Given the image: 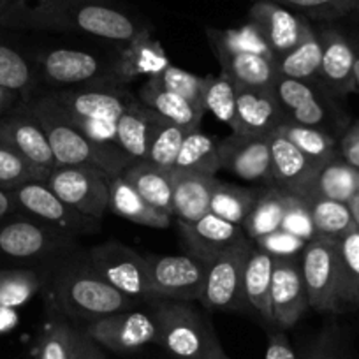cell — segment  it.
Segmentation results:
<instances>
[{
	"instance_id": "obj_1",
	"label": "cell",
	"mask_w": 359,
	"mask_h": 359,
	"mask_svg": "<svg viewBox=\"0 0 359 359\" xmlns=\"http://www.w3.org/2000/svg\"><path fill=\"white\" fill-rule=\"evenodd\" d=\"M0 25L81 34L120 44L148 29L115 6L88 0H11Z\"/></svg>"
},
{
	"instance_id": "obj_2",
	"label": "cell",
	"mask_w": 359,
	"mask_h": 359,
	"mask_svg": "<svg viewBox=\"0 0 359 359\" xmlns=\"http://www.w3.org/2000/svg\"><path fill=\"white\" fill-rule=\"evenodd\" d=\"M44 289L48 292L50 310L78 326L140 305V302L108 284L90 264L88 257L74 259L67 255L58 261L57 268L48 271Z\"/></svg>"
},
{
	"instance_id": "obj_3",
	"label": "cell",
	"mask_w": 359,
	"mask_h": 359,
	"mask_svg": "<svg viewBox=\"0 0 359 359\" xmlns=\"http://www.w3.org/2000/svg\"><path fill=\"white\" fill-rule=\"evenodd\" d=\"M23 104L43 126L58 165L92 168L116 178L134 162L118 144H101L86 137L50 92L34 94Z\"/></svg>"
},
{
	"instance_id": "obj_4",
	"label": "cell",
	"mask_w": 359,
	"mask_h": 359,
	"mask_svg": "<svg viewBox=\"0 0 359 359\" xmlns=\"http://www.w3.org/2000/svg\"><path fill=\"white\" fill-rule=\"evenodd\" d=\"M194 302L154 299L150 312L157 324L155 345L175 359H213L224 352L208 317Z\"/></svg>"
},
{
	"instance_id": "obj_5",
	"label": "cell",
	"mask_w": 359,
	"mask_h": 359,
	"mask_svg": "<svg viewBox=\"0 0 359 359\" xmlns=\"http://www.w3.org/2000/svg\"><path fill=\"white\" fill-rule=\"evenodd\" d=\"M76 247V238L60 233L23 213L0 220V261L37 268L67 257Z\"/></svg>"
},
{
	"instance_id": "obj_6",
	"label": "cell",
	"mask_w": 359,
	"mask_h": 359,
	"mask_svg": "<svg viewBox=\"0 0 359 359\" xmlns=\"http://www.w3.org/2000/svg\"><path fill=\"white\" fill-rule=\"evenodd\" d=\"M273 92L284 108L287 122L317 127L327 133H331V127L344 129L345 116L319 79H294L278 74Z\"/></svg>"
},
{
	"instance_id": "obj_7",
	"label": "cell",
	"mask_w": 359,
	"mask_h": 359,
	"mask_svg": "<svg viewBox=\"0 0 359 359\" xmlns=\"http://www.w3.org/2000/svg\"><path fill=\"white\" fill-rule=\"evenodd\" d=\"M86 257L99 275L122 294L140 303L157 299L144 254L120 241H106L90 248Z\"/></svg>"
},
{
	"instance_id": "obj_8",
	"label": "cell",
	"mask_w": 359,
	"mask_h": 359,
	"mask_svg": "<svg viewBox=\"0 0 359 359\" xmlns=\"http://www.w3.org/2000/svg\"><path fill=\"white\" fill-rule=\"evenodd\" d=\"M299 266L310 309L317 312H341L338 240L317 238L309 241Z\"/></svg>"
},
{
	"instance_id": "obj_9",
	"label": "cell",
	"mask_w": 359,
	"mask_h": 359,
	"mask_svg": "<svg viewBox=\"0 0 359 359\" xmlns=\"http://www.w3.org/2000/svg\"><path fill=\"white\" fill-rule=\"evenodd\" d=\"M11 196L15 199L16 212L32 217L69 236L78 238L81 234H92L101 229V220L90 219L76 212L39 180L27 182L13 189Z\"/></svg>"
},
{
	"instance_id": "obj_10",
	"label": "cell",
	"mask_w": 359,
	"mask_h": 359,
	"mask_svg": "<svg viewBox=\"0 0 359 359\" xmlns=\"http://www.w3.org/2000/svg\"><path fill=\"white\" fill-rule=\"evenodd\" d=\"M250 240L238 243L208 262L199 303L208 312H240L248 306L243 294V269L252 252Z\"/></svg>"
},
{
	"instance_id": "obj_11",
	"label": "cell",
	"mask_w": 359,
	"mask_h": 359,
	"mask_svg": "<svg viewBox=\"0 0 359 359\" xmlns=\"http://www.w3.org/2000/svg\"><path fill=\"white\" fill-rule=\"evenodd\" d=\"M39 79L57 88L79 85H115L111 78V60L74 48H53L37 57Z\"/></svg>"
},
{
	"instance_id": "obj_12",
	"label": "cell",
	"mask_w": 359,
	"mask_h": 359,
	"mask_svg": "<svg viewBox=\"0 0 359 359\" xmlns=\"http://www.w3.org/2000/svg\"><path fill=\"white\" fill-rule=\"evenodd\" d=\"M111 180L97 169L58 165L48 175L44 184L76 212L90 219L102 220L109 210Z\"/></svg>"
},
{
	"instance_id": "obj_13",
	"label": "cell",
	"mask_w": 359,
	"mask_h": 359,
	"mask_svg": "<svg viewBox=\"0 0 359 359\" xmlns=\"http://www.w3.org/2000/svg\"><path fill=\"white\" fill-rule=\"evenodd\" d=\"M157 299L199 302L208 264L194 255L144 254Z\"/></svg>"
},
{
	"instance_id": "obj_14",
	"label": "cell",
	"mask_w": 359,
	"mask_h": 359,
	"mask_svg": "<svg viewBox=\"0 0 359 359\" xmlns=\"http://www.w3.org/2000/svg\"><path fill=\"white\" fill-rule=\"evenodd\" d=\"M0 141L18 151L43 182L58 168L43 126L23 102L0 115Z\"/></svg>"
},
{
	"instance_id": "obj_15",
	"label": "cell",
	"mask_w": 359,
	"mask_h": 359,
	"mask_svg": "<svg viewBox=\"0 0 359 359\" xmlns=\"http://www.w3.org/2000/svg\"><path fill=\"white\" fill-rule=\"evenodd\" d=\"M81 327L102 348L115 354H133L157 340V324L150 310H126Z\"/></svg>"
},
{
	"instance_id": "obj_16",
	"label": "cell",
	"mask_w": 359,
	"mask_h": 359,
	"mask_svg": "<svg viewBox=\"0 0 359 359\" xmlns=\"http://www.w3.org/2000/svg\"><path fill=\"white\" fill-rule=\"evenodd\" d=\"M62 108L79 120H108L118 122L122 113L136 94L123 85H79L50 92Z\"/></svg>"
},
{
	"instance_id": "obj_17",
	"label": "cell",
	"mask_w": 359,
	"mask_h": 359,
	"mask_svg": "<svg viewBox=\"0 0 359 359\" xmlns=\"http://www.w3.org/2000/svg\"><path fill=\"white\" fill-rule=\"evenodd\" d=\"M220 169L252 182V184L273 185L271 175V148L269 136H241L231 133L219 141Z\"/></svg>"
},
{
	"instance_id": "obj_18",
	"label": "cell",
	"mask_w": 359,
	"mask_h": 359,
	"mask_svg": "<svg viewBox=\"0 0 359 359\" xmlns=\"http://www.w3.org/2000/svg\"><path fill=\"white\" fill-rule=\"evenodd\" d=\"M180 236L187 247V252L208 264L220 254L250 238L243 227L220 219L208 212L196 222H178Z\"/></svg>"
},
{
	"instance_id": "obj_19",
	"label": "cell",
	"mask_w": 359,
	"mask_h": 359,
	"mask_svg": "<svg viewBox=\"0 0 359 359\" xmlns=\"http://www.w3.org/2000/svg\"><path fill=\"white\" fill-rule=\"evenodd\" d=\"M248 22L264 36L275 58L298 46L312 27L305 16L269 0H255L248 11Z\"/></svg>"
},
{
	"instance_id": "obj_20",
	"label": "cell",
	"mask_w": 359,
	"mask_h": 359,
	"mask_svg": "<svg viewBox=\"0 0 359 359\" xmlns=\"http://www.w3.org/2000/svg\"><path fill=\"white\" fill-rule=\"evenodd\" d=\"M317 36L323 48L319 81L333 97H347L354 94L355 51L352 39L333 27L323 29Z\"/></svg>"
},
{
	"instance_id": "obj_21",
	"label": "cell",
	"mask_w": 359,
	"mask_h": 359,
	"mask_svg": "<svg viewBox=\"0 0 359 359\" xmlns=\"http://www.w3.org/2000/svg\"><path fill=\"white\" fill-rule=\"evenodd\" d=\"M306 309L310 306L299 262L296 259H275L271 275L273 324L280 330H289L302 319Z\"/></svg>"
},
{
	"instance_id": "obj_22",
	"label": "cell",
	"mask_w": 359,
	"mask_h": 359,
	"mask_svg": "<svg viewBox=\"0 0 359 359\" xmlns=\"http://www.w3.org/2000/svg\"><path fill=\"white\" fill-rule=\"evenodd\" d=\"M171 62L164 48L151 37L150 29L143 30L129 43L122 44L115 58H111V78L115 85L127 86L140 76L155 78Z\"/></svg>"
},
{
	"instance_id": "obj_23",
	"label": "cell",
	"mask_w": 359,
	"mask_h": 359,
	"mask_svg": "<svg viewBox=\"0 0 359 359\" xmlns=\"http://www.w3.org/2000/svg\"><path fill=\"white\" fill-rule=\"evenodd\" d=\"M287 122L284 108L269 88H238L236 127L234 134L241 136H269Z\"/></svg>"
},
{
	"instance_id": "obj_24",
	"label": "cell",
	"mask_w": 359,
	"mask_h": 359,
	"mask_svg": "<svg viewBox=\"0 0 359 359\" xmlns=\"http://www.w3.org/2000/svg\"><path fill=\"white\" fill-rule=\"evenodd\" d=\"M269 148L275 187L282 189L287 194L302 196L323 164H317L306 157L278 130L269 134Z\"/></svg>"
},
{
	"instance_id": "obj_25",
	"label": "cell",
	"mask_w": 359,
	"mask_h": 359,
	"mask_svg": "<svg viewBox=\"0 0 359 359\" xmlns=\"http://www.w3.org/2000/svg\"><path fill=\"white\" fill-rule=\"evenodd\" d=\"M172 215L178 222H196L210 212V201L219 178L192 171H171Z\"/></svg>"
},
{
	"instance_id": "obj_26",
	"label": "cell",
	"mask_w": 359,
	"mask_h": 359,
	"mask_svg": "<svg viewBox=\"0 0 359 359\" xmlns=\"http://www.w3.org/2000/svg\"><path fill=\"white\" fill-rule=\"evenodd\" d=\"M162 120L136 95L116 122V144L134 161H144L151 137Z\"/></svg>"
},
{
	"instance_id": "obj_27",
	"label": "cell",
	"mask_w": 359,
	"mask_h": 359,
	"mask_svg": "<svg viewBox=\"0 0 359 359\" xmlns=\"http://www.w3.org/2000/svg\"><path fill=\"white\" fill-rule=\"evenodd\" d=\"M359 196V169L338 154L317 169L316 176L299 198H324L351 205Z\"/></svg>"
},
{
	"instance_id": "obj_28",
	"label": "cell",
	"mask_w": 359,
	"mask_h": 359,
	"mask_svg": "<svg viewBox=\"0 0 359 359\" xmlns=\"http://www.w3.org/2000/svg\"><path fill=\"white\" fill-rule=\"evenodd\" d=\"M136 95L165 122L175 123L185 130L201 129L205 109L201 106L192 104L191 101L175 94L171 90H165L164 86L157 85L151 78H148L141 85Z\"/></svg>"
},
{
	"instance_id": "obj_29",
	"label": "cell",
	"mask_w": 359,
	"mask_h": 359,
	"mask_svg": "<svg viewBox=\"0 0 359 359\" xmlns=\"http://www.w3.org/2000/svg\"><path fill=\"white\" fill-rule=\"evenodd\" d=\"M109 212L137 226L154 227V229H165L171 226V215L154 208L150 203L144 201L140 192L123 176H116L111 180Z\"/></svg>"
},
{
	"instance_id": "obj_30",
	"label": "cell",
	"mask_w": 359,
	"mask_h": 359,
	"mask_svg": "<svg viewBox=\"0 0 359 359\" xmlns=\"http://www.w3.org/2000/svg\"><path fill=\"white\" fill-rule=\"evenodd\" d=\"M275 259L259 248H252L243 269V294L248 306L266 323L273 324L271 316V275Z\"/></svg>"
},
{
	"instance_id": "obj_31",
	"label": "cell",
	"mask_w": 359,
	"mask_h": 359,
	"mask_svg": "<svg viewBox=\"0 0 359 359\" xmlns=\"http://www.w3.org/2000/svg\"><path fill=\"white\" fill-rule=\"evenodd\" d=\"M122 176L140 192L144 201L172 217L171 171H164L147 161H134Z\"/></svg>"
},
{
	"instance_id": "obj_32",
	"label": "cell",
	"mask_w": 359,
	"mask_h": 359,
	"mask_svg": "<svg viewBox=\"0 0 359 359\" xmlns=\"http://www.w3.org/2000/svg\"><path fill=\"white\" fill-rule=\"evenodd\" d=\"M222 72L241 88H269L277 79L275 58L254 53H215Z\"/></svg>"
},
{
	"instance_id": "obj_33",
	"label": "cell",
	"mask_w": 359,
	"mask_h": 359,
	"mask_svg": "<svg viewBox=\"0 0 359 359\" xmlns=\"http://www.w3.org/2000/svg\"><path fill=\"white\" fill-rule=\"evenodd\" d=\"M287 192L275 185H268L259 191L257 201L241 226L252 241L280 229L285 208H287Z\"/></svg>"
},
{
	"instance_id": "obj_34",
	"label": "cell",
	"mask_w": 359,
	"mask_h": 359,
	"mask_svg": "<svg viewBox=\"0 0 359 359\" xmlns=\"http://www.w3.org/2000/svg\"><path fill=\"white\" fill-rule=\"evenodd\" d=\"M48 271L41 268H0V306L15 309L44 289Z\"/></svg>"
},
{
	"instance_id": "obj_35",
	"label": "cell",
	"mask_w": 359,
	"mask_h": 359,
	"mask_svg": "<svg viewBox=\"0 0 359 359\" xmlns=\"http://www.w3.org/2000/svg\"><path fill=\"white\" fill-rule=\"evenodd\" d=\"M175 169L215 176L220 169L219 141L213 140L210 134L201 133V129L189 130L180 148Z\"/></svg>"
},
{
	"instance_id": "obj_36",
	"label": "cell",
	"mask_w": 359,
	"mask_h": 359,
	"mask_svg": "<svg viewBox=\"0 0 359 359\" xmlns=\"http://www.w3.org/2000/svg\"><path fill=\"white\" fill-rule=\"evenodd\" d=\"M320 57H323V48H320L319 36L310 27L298 46L275 58V65L278 74L285 78L319 79Z\"/></svg>"
},
{
	"instance_id": "obj_37",
	"label": "cell",
	"mask_w": 359,
	"mask_h": 359,
	"mask_svg": "<svg viewBox=\"0 0 359 359\" xmlns=\"http://www.w3.org/2000/svg\"><path fill=\"white\" fill-rule=\"evenodd\" d=\"M206 37L213 53H254L275 58L264 36L250 22L238 29H206Z\"/></svg>"
},
{
	"instance_id": "obj_38",
	"label": "cell",
	"mask_w": 359,
	"mask_h": 359,
	"mask_svg": "<svg viewBox=\"0 0 359 359\" xmlns=\"http://www.w3.org/2000/svg\"><path fill=\"white\" fill-rule=\"evenodd\" d=\"M39 72L15 48L0 43V86L18 95L22 102L36 94Z\"/></svg>"
},
{
	"instance_id": "obj_39",
	"label": "cell",
	"mask_w": 359,
	"mask_h": 359,
	"mask_svg": "<svg viewBox=\"0 0 359 359\" xmlns=\"http://www.w3.org/2000/svg\"><path fill=\"white\" fill-rule=\"evenodd\" d=\"M305 201L309 205L310 213H312L313 226H316L319 238L340 240L345 234L355 229L354 213L347 203L324 198H306Z\"/></svg>"
},
{
	"instance_id": "obj_40",
	"label": "cell",
	"mask_w": 359,
	"mask_h": 359,
	"mask_svg": "<svg viewBox=\"0 0 359 359\" xmlns=\"http://www.w3.org/2000/svg\"><path fill=\"white\" fill-rule=\"evenodd\" d=\"M240 86L226 74H208L205 76L203 85L201 106L205 113H212L215 118L224 122L234 130L236 127V99Z\"/></svg>"
},
{
	"instance_id": "obj_41",
	"label": "cell",
	"mask_w": 359,
	"mask_h": 359,
	"mask_svg": "<svg viewBox=\"0 0 359 359\" xmlns=\"http://www.w3.org/2000/svg\"><path fill=\"white\" fill-rule=\"evenodd\" d=\"M257 189L240 187V185L224 184L220 182L215 185L210 201V212L215 213L220 219L233 222L236 226H243L245 219L257 201Z\"/></svg>"
},
{
	"instance_id": "obj_42",
	"label": "cell",
	"mask_w": 359,
	"mask_h": 359,
	"mask_svg": "<svg viewBox=\"0 0 359 359\" xmlns=\"http://www.w3.org/2000/svg\"><path fill=\"white\" fill-rule=\"evenodd\" d=\"M277 130L317 164H326L327 161L340 154L337 148V137L327 130L291 122H285Z\"/></svg>"
},
{
	"instance_id": "obj_43",
	"label": "cell",
	"mask_w": 359,
	"mask_h": 359,
	"mask_svg": "<svg viewBox=\"0 0 359 359\" xmlns=\"http://www.w3.org/2000/svg\"><path fill=\"white\" fill-rule=\"evenodd\" d=\"M340 257V305L344 310L359 306V229L338 240Z\"/></svg>"
},
{
	"instance_id": "obj_44",
	"label": "cell",
	"mask_w": 359,
	"mask_h": 359,
	"mask_svg": "<svg viewBox=\"0 0 359 359\" xmlns=\"http://www.w3.org/2000/svg\"><path fill=\"white\" fill-rule=\"evenodd\" d=\"M51 320L36 345L34 359H69L78 333V324H72L60 313L51 310Z\"/></svg>"
},
{
	"instance_id": "obj_45",
	"label": "cell",
	"mask_w": 359,
	"mask_h": 359,
	"mask_svg": "<svg viewBox=\"0 0 359 359\" xmlns=\"http://www.w3.org/2000/svg\"><path fill=\"white\" fill-rule=\"evenodd\" d=\"M187 133L189 130L162 120L158 123L157 130H155L154 137H151L144 161L164 169V171H172L176 158H178L180 148H182V143H184Z\"/></svg>"
},
{
	"instance_id": "obj_46",
	"label": "cell",
	"mask_w": 359,
	"mask_h": 359,
	"mask_svg": "<svg viewBox=\"0 0 359 359\" xmlns=\"http://www.w3.org/2000/svg\"><path fill=\"white\" fill-rule=\"evenodd\" d=\"M269 2L284 6L305 18L313 20H337L352 15L359 8V0H269Z\"/></svg>"
},
{
	"instance_id": "obj_47",
	"label": "cell",
	"mask_w": 359,
	"mask_h": 359,
	"mask_svg": "<svg viewBox=\"0 0 359 359\" xmlns=\"http://www.w3.org/2000/svg\"><path fill=\"white\" fill-rule=\"evenodd\" d=\"M34 180L43 182L39 175L34 171L32 165L18 151L13 150L4 141H0V189L13 191L27 182H34Z\"/></svg>"
},
{
	"instance_id": "obj_48",
	"label": "cell",
	"mask_w": 359,
	"mask_h": 359,
	"mask_svg": "<svg viewBox=\"0 0 359 359\" xmlns=\"http://www.w3.org/2000/svg\"><path fill=\"white\" fill-rule=\"evenodd\" d=\"M154 79L157 85L164 86L165 90H171L175 94L182 95L192 104L201 106V94H203V85H205V76L192 74V72L185 71L176 65H169L165 67L161 74H157ZM203 108V106H201Z\"/></svg>"
},
{
	"instance_id": "obj_49",
	"label": "cell",
	"mask_w": 359,
	"mask_h": 359,
	"mask_svg": "<svg viewBox=\"0 0 359 359\" xmlns=\"http://www.w3.org/2000/svg\"><path fill=\"white\" fill-rule=\"evenodd\" d=\"M280 229L302 238L306 243L319 238L317 236L316 226H313L312 220V213H310L306 201L303 198H298V196L292 194H289L287 198V208H285Z\"/></svg>"
},
{
	"instance_id": "obj_50",
	"label": "cell",
	"mask_w": 359,
	"mask_h": 359,
	"mask_svg": "<svg viewBox=\"0 0 359 359\" xmlns=\"http://www.w3.org/2000/svg\"><path fill=\"white\" fill-rule=\"evenodd\" d=\"M255 241V248L262 250L264 254L271 255L273 259H296L298 255L303 254L306 247V241L302 238L294 236V234L287 233L284 229H277L273 233L264 234V236L257 238Z\"/></svg>"
},
{
	"instance_id": "obj_51",
	"label": "cell",
	"mask_w": 359,
	"mask_h": 359,
	"mask_svg": "<svg viewBox=\"0 0 359 359\" xmlns=\"http://www.w3.org/2000/svg\"><path fill=\"white\" fill-rule=\"evenodd\" d=\"M71 116V115H69ZM79 130L90 137L95 143L101 144H116V122H108V120H79L72 118Z\"/></svg>"
},
{
	"instance_id": "obj_52",
	"label": "cell",
	"mask_w": 359,
	"mask_h": 359,
	"mask_svg": "<svg viewBox=\"0 0 359 359\" xmlns=\"http://www.w3.org/2000/svg\"><path fill=\"white\" fill-rule=\"evenodd\" d=\"M303 359H341L340 344H338L337 333L333 331H324L317 337L309 347Z\"/></svg>"
},
{
	"instance_id": "obj_53",
	"label": "cell",
	"mask_w": 359,
	"mask_h": 359,
	"mask_svg": "<svg viewBox=\"0 0 359 359\" xmlns=\"http://www.w3.org/2000/svg\"><path fill=\"white\" fill-rule=\"evenodd\" d=\"M69 359H106V354L104 348L79 326L78 333H76L74 347H72Z\"/></svg>"
},
{
	"instance_id": "obj_54",
	"label": "cell",
	"mask_w": 359,
	"mask_h": 359,
	"mask_svg": "<svg viewBox=\"0 0 359 359\" xmlns=\"http://www.w3.org/2000/svg\"><path fill=\"white\" fill-rule=\"evenodd\" d=\"M338 151H340L341 158H345L348 164L359 169V122L352 123L351 127L345 129V133L341 134Z\"/></svg>"
},
{
	"instance_id": "obj_55",
	"label": "cell",
	"mask_w": 359,
	"mask_h": 359,
	"mask_svg": "<svg viewBox=\"0 0 359 359\" xmlns=\"http://www.w3.org/2000/svg\"><path fill=\"white\" fill-rule=\"evenodd\" d=\"M264 359H298L294 347L282 331H271L268 337Z\"/></svg>"
},
{
	"instance_id": "obj_56",
	"label": "cell",
	"mask_w": 359,
	"mask_h": 359,
	"mask_svg": "<svg viewBox=\"0 0 359 359\" xmlns=\"http://www.w3.org/2000/svg\"><path fill=\"white\" fill-rule=\"evenodd\" d=\"M18 104H22V99L16 94H13V92H9V90L0 86V115L11 111V109L16 108Z\"/></svg>"
},
{
	"instance_id": "obj_57",
	"label": "cell",
	"mask_w": 359,
	"mask_h": 359,
	"mask_svg": "<svg viewBox=\"0 0 359 359\" xmlns=\"http://www.w3.org/2000/svg\"><path fill=\"white\" fill-rule=\"evenodd\" d=\"M16 213L15 199H13L11 191L0 189V220H4L6 217Z\"/></svg>"
},
{
	"instance_id": "obj_58",
	"label": "cell",
	"mask_w": 359,
	"mask_h": 359,
	"mask_svg": "<svg viewBox=\"0 0 359 359\" xmlns=\"http://www.w3.org/2000/svg\"><path fill=\"white\" fill-rule=\"evenodd\" d=\"M354 43V51H355V60H354V81H355V92H359V37L352 39Z\"/></svg>"
},
{
	"instance_id": "obj_59",
	"label": "cell",
	"mask_w": 359,
	"mask_h": 359,
	"mask_svg": "<svg viewBox=\"0 0 359 359\" xmlns=\"http://www.w3.org/2000/svg\"><path fill=\"white\" fill-rule=\"evenodd\" d=\"M351 210H352V213H354L355 227H358V229H359V196L354 199V201L351 203Z\"/></svg>"
},
{
	"instance_id": "obj_60",
	"label": "cell",
	"mask_w": 359,
	"mask_h": 359,
	"mask_svg": "<svg viewBox=\"0 0 359 359\" xmlns=\"http://www.w3.org/2000/svg\"><path fill=\"white\" fill-rule=\"evenodd\" d=\"M9 4H11V0H0V16L4 15V11L8 9Z\"/></svg>"
},
{
	"instance_id": "obj_61",
	"label": "cell",
	"mask_w": 359,
	"mask_h": 359,
	"mask_svg": "<svg viewBox=\"0 0 359 359\" xmlns=\"http://www.w3.org/2000/svg\"><path fill=\"white\" fill-rule=\"evenodd\" d=\"M213 359H229V358H227V354H226V352H222V354H220V355H217V358H213Z\"/></svg>"
},
{
	"instance_id": "obj_62",
	"label": "cell",
	"mask_w": 359,
	"mask_h": 359,
	"mask_svg": "<svg viewBox=\"0 0 359 359\" xmlns=\"http://www.w3.org/2000/svg\"><path fill=\"white\" fill-rule=\"evenodd\" d=\"M88 2H106V4H109L111 0H88Z\"/></svg>"
},
{
	"instance_id": "obj_63",
	"label": "cell",
	"mask_w": 359,
	"mask_h": 359,
	"mask_svg": "<svg viewBox=\"0 0 359 359\" xmlns=\"http://www.w3.org/2000/svg\"><path fill=\"white\" fill-rule=\"evenodd\" d=\"M352 15H354V16H355V20H358V22H359V8H358V9H355V11H354V13H352Z\"/></svg>"
}]
</instances>
